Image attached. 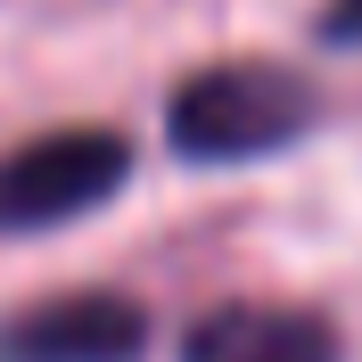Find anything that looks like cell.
Returning <instances> with one entry per match:
<instances>
[{
  "label": "cell",
  "mask_w": 362,
  "mask_h": 362,
  "mask_svg": "<svg viewBox=\"0 0 362 362\" xmlns=\"http://www.w3.org/2000/svg\"><path fill=\"white\" fill-rule=\"evenodd\" d=\"M313 124H321L313 83L272 58H214V66L181 74L165 99V148L181 165H255L296 148Z\"/></svg>",
  "instance_id": "cell-1"
},
{
  "label": "cell",
  "mask_w": 362,
  "mask_h": 362,
  "mask_svg": "<svg viewBox=\"0 0 362 362\" xmlns=\"http://www.w3.org/2000/svg\"><path fill=\"white\" fill-rule=\"evenodd\" d=\"M132 181V140L115 124H58L17 148H0V230L33 239V230H66Z\"/></svg>",
  "instance_id": "cell-2"
},
{
  "label": "cell",
  "mask_w": 362,
  "mask_h": 362,
  "mask_svg": "<svg viewBox=\"0 0 362 362\" xmlns=\"http://www.w3.org/2000/svg\"><path fill=\"white\" fill-rule=\"evenodd\" d=\"M148 305L124 288H58L0 313V362H140Z\"/></svg>",
  "instance_id": "cell-3"
},
{
  "label": "cell",
  "mask_w": 362,
  "mask_h": 362,
  "mask_svg": "<svg viewBox=\"0 0 362 362\" xmlns=\"http://www.w3.org/2000/svg\"><path fill=\"white\" fill-rule=\"evenodd\" d=\"M338 321H321L313 305H255L230 296L214 313L189 321L181 362H338Z\"/></svg>",
  "instance_id": "cell-4"
},
{
  "label": "cell",
  "mask_w": 362,
  "mask_h": 362,
  "mask_svg": "<svg viewBox=\"0 0 362 362\" xmlns=\"http://www.w3.org/2000/svg\"><path fill=\"white\" fill-rule=\"evenodd\" d=\"M313 33H321L329 49H362V0H321Z\"/></svg>",
  "instance_id": "cell-5"
}]
</instances>
